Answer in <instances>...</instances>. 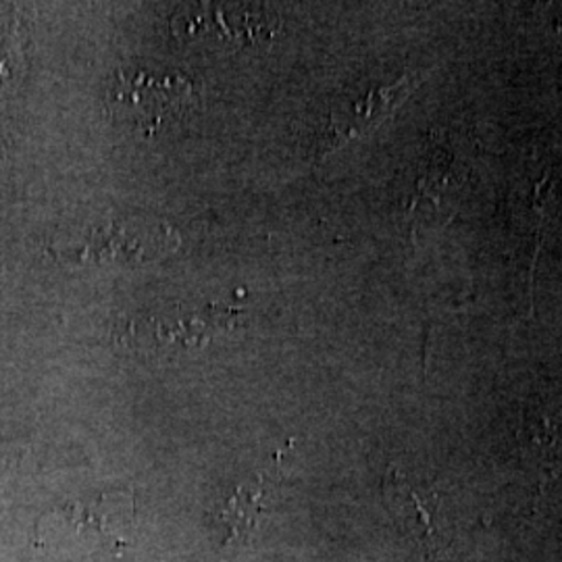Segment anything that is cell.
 <instances>
[{
  "mask_svg": "<svg viewBox=\"0 0 562 562\" xmlns=\"http://www.w3.org/2000/svg\"><path fill=\"white\" fill-rule=\"evenodd\" d=\"M269 23L259 9H248L246 4H194L181 9L173 18V34H186L192 38L215 36L223 44L257 41Z\"/></svg>",
  "mask_w": 562,
  "mask_h": 562,
  "instance_id": "obj_5",
  "label": "cell"
},
{
  "mask_svg": "<svg viewBox=\"0 0 562 562\" xmlns=\"http://www.w3.org/2000/svg\"><path fill=\"white\" fill-rule=\"evenodd\" d=\"M199 99L194 81L178 71L125 69L115 74L106 90L109 115L150 138L186 120Z\"/></svg>",
  "mask_w": 562,
  "mask_h": 562,
  "instance_id": "obj_1",
  "label": "cell"
},
{
  "mask_svg": "<svg viewBox=\"0 0 562 562\" xmlns=\"http://www.w3.org/2000/svg\"><path fill=\"white\" fill-rule=\"evenodd\" d=\"M7 477H9V462L0 457V492H2V485L7 482Z\"/></svg>",
  "mask_w": 562,
  "mask_h": 562,
  "instance_id": "obj_7",
  "label": "cell"
},
{
  "mask_svg": "<svg viewBox=\"0 0 562 562\" xmlns=\"http://www.w3.org/2000/svg\"><path fill=\"white\" fill-rule=\"evenodd\" d=\"M180 236L169 223L132 215L117 222L88 227L71 238L53 241L50 250L67 265H146L169 257Z\"/></svg>",
  "mask_w": 562,
  "mask_h": 562,
  "instance_id": "obj_2",
  "label": "cell"
},
{
  "mask_svg": "<svg viewBox=\"0 0 562 562\" xmlns=\"http://www.w3.org/2000/svg\"><path fill=\"white\" fill-rule=\"evenodd\" d=\"M4 76V60H0V78Z\"/></svg>",
  "mask_w": 562,
  "mask_h": 562,
  "instance_id": "obj_8",
  "label": "cell"
},
{
  "mask_svg": "<svg viewBox=\"0 0 562 562\" xmlns=\"http://www.w3.org/2000/svg\"><path fill=\"white\" fill-rule=\"evenodd\" d=\"M262 485H238L229 498H225L220 508V521L227 529L225 542H244L248 540L261 521Z\"/></svg>",
  "mask_w": 562,
  "mask_h": 562,
  "instance_id": "obj_6",
  "label": "cell"
},
{
  "mask_svg": "<svg viewBox=\"0 0 562 562\" xmlns=\"http://www.w3.org/2000/svg\"><path fill=\"white\" fill-rule=\"evenodd\" d=\"M383 501L394 517L427 554H436L443 543L442 496L429 487L411 482L398 469H390L383 480Z\"/></svg>",
  "mask_w": 562,
  "mask_h": 562,
  "instance_id": "obj_4",
  "label": "cell"
},
{
  "mask_svg": "<svg viewBox=\"0 0 562 562\" xmlns=\"http://www.w3.org/2000/svg\"><path fill=\"white\" fill-rule=\"evenodd\" d=\"M244 313L225 304H161L127 317L117 340L155 352H192L220 334L240 327Z\"/></svg>",
  "mask_w": 562,
  "mask_h": 562,
  "instance_id": "obj_3",
  "label": "cell"
}]
</instances>
